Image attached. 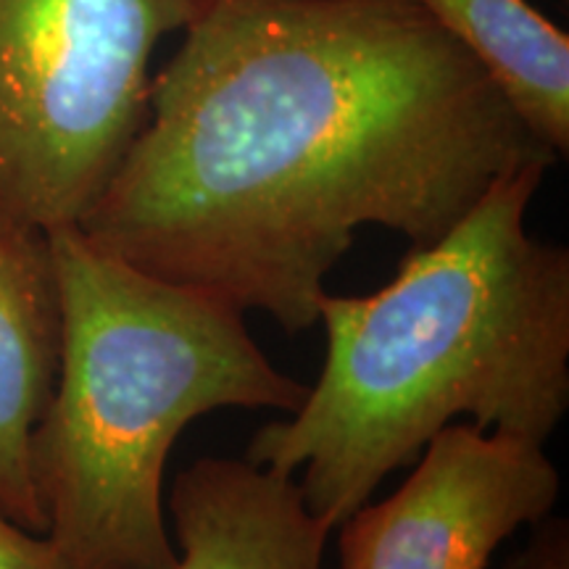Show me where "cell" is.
<instances>
[{
  "label": "cell",
  "mask_w": 569,
  "mask_h": 569,
  "mask_svg": "<svg viewBox=\"0 0 569 569\" xmlns=\"http://www.w3.org/2000/svg\"><path fill=\"white\" fill-rule=\"evenodd\" d=\"M77 224L284 332L361 227L425 248L509 169L553 161L417 0H206Z\"/></svg>",
  "instance_id": "6da1fadb"
},
{
  "label": "cell",
  "mask_w": 569,
  "mask_h": 569,
  "mask_svg": "<svg viewBox=\"0 0 569 569\" xmlns=\"http://www.w3.org/2000/svg\"><path fill=\"white\" fill-rule=\"evenodd\" d=\"M553 161L509 169L369 296L319 301L325 365L248 461L293 475L338 530L457 419L546 443L569 409V251L528 232Z\"/></svg>",
  "instance_id": "7a4b0ae2"
},
{
  "label": "cell",
  "mask_w": 569,
  "mask_h": 569,
  "mask_svg": "<svg viewBox=\"0 0 569 569\" xmlns=\"http://www.w3.org/2000/svg\"><path fill=\"white\" fill-rule=\"evenodd\" d=\"M61 301V361L30 467L46 536L69 569H172L163 469L193 419L301 407L246 311L127 264L80 227L46 232Z\"/></svg>",
  "instance_id": "3957f363"
},
{
  "label": "cell",
  "mask_w": 569,
  "mask_h": 569,
  "mask_svg": "<svg viewBox=\"0 0 569 569\" xmlns=\"http://www.w3.org/2000/svg\"><path fill=\"white\" fill-rule=\"evenodd\" d=\"M206 0H0V224L77 227L148 119L151 59Z\"/></svg>",
  "instance_id": "277c9868"
},
{
  "label": "cell",
  "mask_w": 569,
  "mask_h": 569,
  "mask_svg": "<svg viewBox=\"0 0 569 569\" xmlns=\"http://www.w3.org/2000/svg\"><path fill=\"white\" fill-rule=\"evenodd\" d=\"M543 446L448 425L396 493L340 525L338 569H488L503 540L557 507L561 475Z\"/></svg>",
  "instance_id": "5b68a950"
},
{
  "label": "cell",
  "mask_w": 569,
  "mask_h": 569,
  "mask_svg": "<svg viewBox=\"0 0 569 569\" xmlns=\"http://www.w3.org/2000/svg\"><path fill=\"white\" fill-rule=\"evenodd\" d=\"M172 569H322L332 525L309 509L293 475L206 457L169 493Z\"/></svg>",
  "instance_id": "8992f818"
},
{
  "label": "cell",
  "mask_w": 569,
  "mask_h": 569,
  "mask_svg": "<svg viewBox=\"0 0 569 569\" xmlns=\"http://www.w3.org/2000/svg\"><path fill=\"white\" fill-rule=\"evenodd\" d=\"M61 361V301L46 232L0 224V511L46 532L30 451Z\"/></svg>",
  "instance_id": "52a82bcc"
},
{
  "label": "cell",
  "mask_w": 569,
  "mask_h": 569,
  "mask_svg": "<svg viewBox=\"0 0 569 569\" xmlns=\"http://www.w3.org/2000/svg\"><path fill=\"white\" fill-rule=\"evenodd\" d=\"M486 69L525 127L569 153V34L530 0H417Z\"/></svg>",
  "instance_id": "ba28073f"
},
{
  "label": "cell",
  "mask_w": 569,
  "mask_h": 569,
  "mask_svg": "<svg viewBox=\"0 0 569 569\" xmlns=\"http://www.w3.org/2000/svg\"><path fill=\"white\" fill-rule=\"evenodd\" d=\"M0 569H69L46 532H32L0 511Z\"/></svg>",
  "instance_id": "9c48e42d"
},
{
  "label": "cell",
  "mask_w": 569,
  "mask_h": 569,
  "mask_svg": "<svg viewBox=\"0 0 569 569\" xmlns=\"http://www.w3.org/2000/svg\"><path fill=\"white\" fill-rule=\"evenodd\" d=\"M503 569H569V530L565 519L540 525L517 557Z\"/></svg>",
  "instance_id": "30bf717a"
}]
</instances>
